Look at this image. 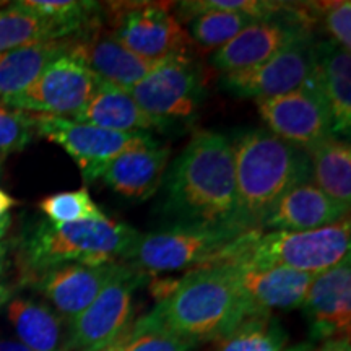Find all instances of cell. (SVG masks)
<instances>
[{"label": "cell", "mask_w": 351, "mask_h": 351, "mask_svg": "<svg viewBox=\"0 0 351 351\" xmlns=\"http://www.w3.org/2000/svg\"><path fill=\"white\" fill-rule=\"evenodd\" d=\"M283 3L263 2V0H194V2L179 3V13L184 21L192 20L200 13L210 10L238 12L251 16L254 20L267 19L283 10Z\"/></svg>", "instance_id": "cell-32"}, {"label": "cell", "mask_w": 351, "mask_h": 351, "mask_svg": "<svg viewBox=\"0 0 351 351\" xmlns=\"http://www.w3.org/2000/svg\"><path fill=\"white\" fill-rule=\"evenodd\" d=\"M348 213L350 210L333 202L313 181H306L280 197L261 223L271 231H314L335 225Z\"/></svg>", "instance_id": "cell-19"}, {"label": "cell", "mask_w": 351, "mask_h": 351, "mask_svg": "<svg viewBox=\"0 0 351 351\" xmlns=\"http://www.w3.org/2000/svg\"><path fill=\"white\" fill-rule=\"evenodd\" d=\"M34 135L33 116L0 101V161L21 152Z\"/></svg>", "instance_id": "cell-33"}, {"label": "cell", "mask_w": 351, "mask_h": 351, "mask_svg": "<svg viewBox=\"0 0 351 351\" xmlns=\"http://www.w3.org/2000/svg\"><path fill=\"white\" fill-rule=\"evenodd\" d=\"M0 351H32L16 339H5L0 337Z\"/></svg>", "instance_id": "cell-37"}, {"label": "cell", "mask_w": 351, "mask_h": 351, "mask_svg": "<svg viewBox=\"0 0 351 351\" xmlns=\"http://www.w3.org/2000/svg\"><path fill=\"white\" fill-rule=\"evenodd\" d=\"M232 145L238 221L262 219L291 187L309 181V156L265 129L245 130Z\"/></svg>", "instance_id": "cell-3"}, {"label": "cell", "mask_w": 351, "mask_h": 351, "mask_svg": "<svg viewBox=\"0 0 351 351\" xmlns=\"http://www.w3.org/2000/svg\"><path fill=\"white\" fill-rule=\"evenodd\" d=\"M39 210L51 223H77L106 218L85 187L46 197L39 202Z\"/></svg>", "instance_id": "cell-31"}, {"label": "cell", "mask_w": 351, "mask_h": 351, "mask_svg": "<svg viewBox=\"0 0 351 351\" xmlns=\"http://www.w3.org/2000/svg\"><path fill=\"white\" fill-rule=\"evenodd\" d=\"M197 345L171 330L153 309L130 324L122 335L121 351H192Z\"/></svg>", "instance_id": "cell-27"}, {"label": "cell", "mask_w": 351, "mask_h": 351, "mask_svg": "<svg viewBox=\"0 0 351 351\" xmlns=\"http://www.w3.org/2000/svg\"><path fill=\"white\" fill-rule=\"evenodd\" d=\"M254 19L238 12L210 10L189 20V36L205 49H219L238 36Z\"/></svg>", "instance_id": "cell-29"}, {"label": "cell", "mask_w": 351, "mask_h": 351, "mask_svg": "<svg viewBox=\"0 0 351 351\" xmlns=\"http://www.w3.org/2000/svg\"><path fill=\"white\" fill-rule=\"evenodd\" d=\"M314 78L326 99L335 137H348L351 129V56L333 41L314 44Z\"/></svg>", "instance_id": "cell-21"}, {"label": "cell", "mask_w": 351, "mask_h": 351, "mask_svg": "<svg viewBox=\"0 0 351 351\" xmlns=\"http://www.w3.org/2000/svg\"><path fill=\"white\" fill-rule=\"evenodd\" d=\"M269 132L301 150L332 137V117L315 78L293 93L256 101Z\"/></svg>", "instance_id": "cell-10"}, {"label": "cell", "mask_w": 351, "mask_h": 351, "mask_svg": "<svg viewBox=\"0 0 351 351\" xmlns=\"http://www.w3.org/2000/svg\"><path fill=\"white\" fill-rule=\"evenodd\" d=\"M238 270L239 287L247 304L249 315L301 307L314 280V275L287 267H238Z\"/></svg>", "instance_id": "cell-18"}, {"label": "cell", "mask_w": 351, "mask_h": 351, "mask_svg": "<svg viewBox=\"0 0 351 351\" xmlns=\"http://www.w3.org/2000/svg\"><path fill=\"white\" fill-rule=\"evenodd\" d=\"M302 313L315 341L350 337L351 327V263L350 257L333 269L315 275L304 301Z\"/></svg>", "instance_id": "cell-15"}, {"label": "cell", "mask_w": 351, "mask_h": 351, "mask_svg": "<svg viewBox=\"0 0 351 351\" xmlns=\"http://www.w3.org/2000/svg\"><path fill=\"white\" fill-rule=\"evenodd\" d=\"M243 232L244 228L238 225H181L147 234L140 232L121 263L143 274L205 265Z\"/></svg>", "instance_id": "cell-6"}, {"label": "cell", "mask_w": 351, "mask_h": 351, "mask_svg": "<svg viewBox=\"0 0 351 351\" xmlns=\"http://www.w3.org/2000/svg\"><path fill=\"white\" fill-rule=\"evenodd\" d=\"M119 269L121 263H65L39 274L36 287L56 313L70 324L95 301Z\"/></svg>", "instance_id": "cell-16"}, {"label": "cell", "mask_w": 351, "mask_h": 351, "mask_svg": "<svg viewBox=\"0 0 351 351\" xmlns=\"http://www.w3.org/2000/svg\"><path fill=\"white\" fill-rule=\"evenodd\" d=\"M314 44L300 39L256 67L226 73L221 86L239 98L269 99L293 93L314 80Z\"/></svg>", "instance_id": "cell-11"}, {"label": "cell", "mask_w": 351, "mask_h": 351, "mask_svg": "<svg viewBox=\"0 0 351 351\" xmlns=\"http://www.w3.org/2000/svg\"><path fill=\"white\" fill-rule=\"evenodd\" d=\"M122 335H124V333H122ZM122 335H121L119 339H117L116 341H114V343H111L109 346H106V348H103V350H99V351H121V346H122Z\"/></svg>", "instance_id": "cell-40"}, {"label": "cell", "mask_w": 351, "mask_h": 351, "mask_svg": "<svg viewBox=\"0 0 351 351\" xmlns=\"http://www.w3.org/2000/svg\"><path fill=\"white\" fill-rule=\"evenodd\" d=\"M129 93L145 112L171 122L195 114L204 83L191 57L176 56L158 64Z\"/></svg>", "instance_id": "cell-12"}, {"label": "cell", "mask_w": 351, "mask_h": 351, "mask_svg": "<svg viewBox=\"0 0 351 351\" xmlns=\"http://www.w3.org/2000/svg\"><path fill=\"white\" fill-rule=\"evenodd\" d=\"M34 134L59 145L78 165L88 182L101 179L106 166L122 153L156 147L147 132H114L67 117L32 114Z\"/></svg>", "instance_id": "cell-7"}, {"label": "cell", "mask_w": 351, "mask_h": 351, "mask_svg": "<svg viewBox=\"0 0 351 351\" xmlns=\"http://www.w3.org/2000/svg\"><path fill=\"white\" fill-rule=\"evenodd\" d=\"M280 13V12H278ZM254 20L230 43L215 51L212 64L225 73L241 72L265 62L288 44L311 38L304 16L276 19V15Z\"/></svg>", "instance_id": "cell-14"}, {"label": "cell", "mask_w": 351, "mask_h": 351, "mask_svg": "<svg viewBox=\"0 0 351 351\" xmlns=\"http://www.w3.org/2000/svg\"><path fill=\"white\" fill-rule=\"evenodd\" d=\"M99 86V80L70 52L57 57L26 90L3 101L29 114H46L73 119Z\"/></svg>", "instance_id": "cell-9"}, {"label": "cell", "mask_w": 351, "mask_h": 351, "mask_svg": "<svg viewBox=\"0 0 351 351\" xmlns=\"http://www.w3.org/2000/svg\"><path fill=\"white\" fill-rule=\"evenodd\" d=\"M322 13V23L326 32L332 36V41L340 47L351 49V2H327L319 3Z\"/></svg>", "instance_id": "cell-34"}, {"label": "cell", "mask_w": 351, "mask_h": 351, "mask_svg": "<svg viewBox=\"0 0 351 351\" xmlns=\"http://www.w3.org/2000/svg\"><path fill=\"white\" fill-rule=\"evenodd\" d=\"M314 184L333 202L350 210L351 148L348 140L335 135L307 150Z\"/></svg>", "instance_id": "cell-25"}, {"label": "cell", "mask_w": 351, "mask_h": 351, "mask_svg": "<svg viewBox=\"0 0 351 351\" xmlns=\"http://www.w3.org/2000/svg\"><path fill=\"white\" fill-rule=\"evenodd\" d=\"M64 38L65 34L54 23L29 10L23 2L0 8V54L28 44Z\"/></svg>", "instance_id": "cell-26"}, {"label": "cell", "mask_w": 351, "mask_h": 351, "mask_svg": "<svg viewBox=\"0 0 351 351\" xmlns=\"http://www.w3.org/2000/svg\"><path fill=\"white\" fill-rule=\"evenodd\" d=\"M350 217L314 231H244L210 262L238 267H287L320 275L350 257ZM207 262V263H210Z\"/></svg>", "instance_id": "cell-4"}, {"label": "cell", "mask_w": 351, "mask_h": 351, "mask_svg": "<svg viewBox=\"0 0 351 351\" xmlns=\"http://www.w3.org/2000/svg\"><path fill=\"white\" fill-rule=\"evenodd\" d=\"M140 232L111 218L77 223L41 221L23 244L26 267L34 274L65 265L121 263Z\"/></svg>", "instance_id": "cell-5"}, {"label": "cell", "mask_w": 351, "mask_h": 351, "mask_svg": "<svg viewBox=\"0 0 351 351\" xmlns=\"http://www.w3.org/2000/svg\"><path fill=\"white\" fill-rule=\"evenodd\" d=\"M73 121L85 122L101 129L114 132H147L163 130L169 121L158 119L145 112L135 103L129 91L121 90L108 83L99 82L98 90L86 104L85 109L73 117Z\"/></svg>", "instance_id": "cell-22"}, {"label": "cell", "mask_w": 351, "mask_h": 351, "mask_svg": "<svg viewBox=\"0 0 351 351\" xmlns=\"http://www.w3.org/2000/svg\"><path fill=\"white\" fill-rule=\"evenodd\" d=\"M16 205V200L0 189V239L7 234L12 223V208Z\"/></svg>", "instance_id": "cell-35"}, {"label": "cell", "mask_w": 351, "mask_h": 351, "mask_svg": "<svg viewBox=\"0 0 351 351\" xmlns=\"http://www.w3.org/2000/svg\"><path fill=\"white\" fill-rule=\"evenodd\" d=\"M165 213L184 225L223 226L238 221L231 140L212 130L192 135L163 179Z\"/></svg>", "instance_id": "cell-1"}, {"label": "cell", "mask_w": 351, "mask_h": 351, "mask_svg": "<svg viewBox=\"0 0 351 351\" xmlns=\"http://www.w3.org/2000/svg\"><path fill=\"white\" fill-rule=\"evenodd\" d=\"M5 257H7V249L5 245L0 243V278H2L3 270H5Z\"/></svg>", "instance_id": "cell-39"}, {"label": "cell", "mask_w": 351, "mask_h": 351, "mask_svg": "<svg viewBox=\"0 0 351 351\" xmlns=\"http://www.w3.org/2000/svg\"><path fill=\"white\" fill-rule=\"evenodd\" d=\"M69 52L99 82L124 91H130L160 64L134 54L117 41L112 32H96L80 41H72Z\"/></svg>", "instance_id": "cell-17"}, {"label": "cell", "mask_w": 351, "mask_h": 351, "mask_svg": "<svg viewBox=\"0 0 351 351\" xmlns=\"http://www.w3.org/2000/svg\"><path fill=\"white\" fill-rule=\"evenodd\" d=\"M169 147H147L122 153L106 166L101 179L117 194L147 200L163 186L169 165Z\"/></svg>", "instance_id": "cell-20"}, {"label": "cell", "mask_w": 351, "mask_h": 351, "mask_svg": "<svg viewBox=\"0 0 351 351\" xmlns=\"http://www.w3.org/2000/svg\"><path fill=\"white\" fill-rule=\"evenodd\" d=\"M7 319L15 330L16 340L32 351H69L64 319L29 298H15L7 304Z\"/></svg>", "instance_id": "cell-23"}, {"label": "cell", "mask_w": 351, "mask_h": 351, "mask_svg": "<svg viewBox=\"0 0 351 351\" xmlns=\"http://www.w3.org/2000/svg\"><path fill=\"white\" fill-rule=\"evenodd\" d=\"M314 351H351L350 337H343V339L328 340L322 346H320L319 350H314Z\"/></svg>", "instance_id": "cell-36"}, {"label": "cell", "mask_w": 351, "mask_h": 351, "mask_svg": "<svg viewBox=\"0 0 351 351\" xmlns=\"http://www.w3.org/2000/svg\"><path fill=\"white\" fill-rule=\"evenodd\" d=\"M112 34L122 46L152 62L187 56L194 43L168 8L153 3L127 10Z\"/></svg>", "instance_id": "cell-13"}, {"label": "cell", "mask_w": 351, "mask_h": 351, "mask_svg": "<svg viewBox=\"0 0 351 351\" xmlns=\"http://www.w3.org/2000/svg\"><path fill=\"white\" fill-rule=\"evenodd\" d=\"M314 345L311 343V341H304V343H298L295 346H291V348L285 350V351H314Z\"/></svg>", "instance_id": "cell-38"}, {"label": "cell", "mask_w": 351, "mask_h": 351, "mask_svg": "<svg viewBox=\"0 0 351 351\" xmlns=\"http://www.w3.org/2000/svg\"><path fill=\"white\" fill-rule=\"evenodd\" d=\"M72 46L69 39H56L16 47L0 54V101L26 90L39 73Z\"/></svg>", "instance_id": "cell-24"}, {"label": "cell", "mask_w": 351, "mask_h": 351, "mask_svg": "<svg viewBox=\"0 0 351 351\" xmlns=\"http://www.w3.org/2000/svg\"><path fill=\"white\" fill-rule=\"evenodd\" d=\"M147 278L121 263L95 301L70 322L69 351H99L119 339L132 324L135 291Z\"/></svg>", "instance_id": "cell-8"}, {"label": "cell", "mask_w": 351, "mask_h": 351, "mask_svg": "<svg viewBox=\"0 0 351 351\" xmlns=\"http://www.w3.org/2000/svg\"><path fill=\"white\" fill-rule=\"evenodd\" d=\"M287 332L271 314L245 317L223 339L219 351H285Z\"/></svg>", "instance_id": "cell-28"}, {"label": "cell", "mask_w": 351, "mask_h": 351, "mask_svg": "<svg viewBox=\"0 0 351 351\" xmlns=\"http://www.w3.org/2000/svg\"><path fill=\"white\" fill-rule=\"evenodd\" d=\"M155 311L171 330L200 343L225 339L249 315L238 267L210 262L160 298Z\"/></svg>", "instance_id": "cell-2"}, {"label": "cell", "mask_w": 351, "mask_h": 351, "mask_svg": "<svg viewBox=\"0 0 351 351\" xmlns=\"http://www.w3.org/2000/svg\"><path fill=\"white\" fill-rule=\"evenodd\" d=\"M23 5L54 23L65 36L82 32L99 12V3L88 0H23Z\"/></svg>", "instance_id": "cell-30"}]
</instances>
